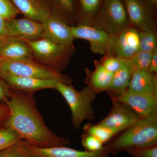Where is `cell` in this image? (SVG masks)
Masks as SVG:
<instances>
[{
	"mask_svg": "<svg viewBox=\"0 0 157 157\" xmlns=\"http://www.w3.org/2000/svg\"><path fill=\"white\" fill-rule=\"evenodd\" d=\"M139 49L147 52L157 50V29L139 31Z\"/></svg>",
	"mask_w": 157,
	"mask_h": 157,
	"instance_id": "d4e9b609",
	"label": "cell"
},
{
	"mask_svg": "<svg viewBox=\"0 0 157 157\" xmlns=\"http://www.w3.org/2000/svg\"><path fill=\"white\" fill-rule=\"evenodd\" d=\"M0 72L40 79L58 78L66 84H71L72 81L67 75L46 67L32 59L0 60Z\"/></svg>",
	"mask_w": 157,
	"mask_h": 157,
	"instance_id": "8992f818",
	"label": "cell"
},
{
	"mask_svg": "<svg viewBox=\"0 0 157 157\" xmlns=\"http://www.w3.org/2000/svg\"><path fill=\"white\" fill-rule=\"evenodd\" d=\"M91 25L115 36L131 25L122 0H103Z\"/></svg>",
	"mask_w": 157,
	"mask_h": 157,
	"instance_id": "5b68a950",
	"label": "cell"
},
{
	"mask_svg": "<svg viewBox=\"0 0 157 157\" xmlns=\"http://www.w3.org/2000/svg\"><path fill=\"white\" fill-rule=\"evenodd\" d=\"M32 150L38 157H107L108 154L102 149L95 152L81 151L66 146L39 148L30 144Z\"/></svg>",
	"mask_w": 157,
	"mask_h": 157,
	"instance_id": "e0dca14e",
	"label": "cell"
},
{
	"mask_svg": "<svg viewBox=\"0 0 157 157\" xmlns=\"http://www.w3.org/2000/svg\"><path fill=\"white\" fill-rule=\"evenodd\" d=\"M146 1L153 8H155L157 4V0H146Z\"/></svg>",
	"mask_w": 157,
	"mask_h": 157,
	"instance_id": "d590c367",
	"label": "cell"
},
{
	"mask_svg": "<svg viewBox=\"0 0 157 157\" xmlns=\"http://www.w3.org/2000/svg\"><path fill=\"white\" fill-rule=\"evenodd\" d=\"M19 13L11 0H0V16L5 20L15 18Z\"/></svg>",
	"mask_w": 157,
	"mask_h": 157,
	"instance_id": "f1b7e54d",
	"label": "cell"
},
{
	"mask_svg": "<svg viewBox=\"0 0 157 157\" xmlns=\"http://www.w3.org/2000/svg\"><path fill=\"white\" fill-rule=\"evenodd\" d=\"M125 151L133 157H157V144L145 147H130Z\"/></svg>",
	"mask_w": 157,
	"mask_h": 157,
	"instance_id": "4dcf8cb0",
	"label": "cell"
},
{
	"mask_svg": "<svg viewBox=\"0 0 157 157\" xmlns=\"http://www.w3.org/2000/svg\"><path fill=\"white\" fill-rule=\"evenodd\" d=\"M111 98L113 101L128 105L140 118L157 113V95L134 92L127 90L120 95Z\"/></svg>",
	"mask_w": 157,
	"mask_h": 157,
	"instance_id": "7c38bea8",
	"label": "cell"
},
{
	"mask_svg": "<svg viewBox=\"0 0 157 157\" xmlns=\"http://www.w3.org/2000/svg\"><path fill=\"white\" fill-rule=\"evenodd\" d=\"M33 59L32 48L25 40L7 37L0 39V60Z\"/></svg>",
	"mask_w": 157,
	"mask_h": 157,
	"instance_id": "9a60e30c",
	"label": "cell"
},
{
	"mask_svg": "<svg viewBox=\"0 0 157 157\" xmlns=\"http://www.w3.org/2000/svg\"><path fill=\"white\" fill-rule=\"evenodd\" d=\"M126 60L117 57L104 55L99 61L107 71L113 74L122 67Z\"/></svg>",
	"mask_w": 157,
	"mask_h": 157,
	"instance_id": "83f0119b",
	"label": "cell"
},
{
	"mask_svg": "<svg viewBox=\"0 0 157 157\" xmlns=\"http://www.w3.org/2000/svg\"><path fill=\"white\" fill-rule=\"evenodd\" d=\"M95 70L94 71L85 69L86 77L85 82L88 87L92 90L96 94L107 91L109 88L113 73L107 71L99 61L94 60Z\"/></svg>",
	"mask_w": 157,
	"mask_h": 157,
	"instance_id": "d6986e66",
	"label": "cell"
},
{
	"mask_svg": "<svg viewBox=\"0 0 157 157\" xmlns=\"http://www.w3.org/2000/svg\"><path fill=\"white\" fill-rule=\"evenodd\" d=\"M113 102L112 109L109 114L98 124L120 132L131 127L141 118L128 105L117 101Z\"/></svg>",
	"mask_w": 157,
	"mask_h": 157,
	"instance_id": "8fae6325",
	"label": "cell"
},
{
	"mask_svg": "<svg viewBox=\"0 0 157 157\" xmlns=\"http://www.w3.org/2000/svg\"><path fill=\"white\" fill-rule=\"evenodd\" d=\"M33 94L11 90L5 102L10 115L4 127L14 131L21 140L39 148L70 144V139L59 137L48 128L37 108Z\"/></svg>",
	"mask_w": 157,
	"mask_h": 157,
	"instance_id": "6da1fadb",
	"label": "cell"
},
{
	"mask_svg": "<svg viewBox=\"0 0 157 157\" xmlns=\"http://www.w3.org/2000/svg\"><path fill=\"white\" fill-rule=\"evenodd\" d=\"M9 115L10 110L8 106L6 104H0V128L4 127Z\"/></svg>",
	"mask_w": 157,
	"mask_h": 157,
	"instance_id": "d6a6232c",
	"label": "cell"
},
{
	"mask_svg": "<svg viewBox=\"0 0 157 157\" xmlns=\"http://www.w3.org/2000/svg\"><path fill=\"white\" fill-rule=\"evenodd\" d=\"M8 36L6 21L0 16V39Z\"/></svg>",
	"mask_w": 157,
	"mask_h": 157,
	"instance_id": "e575fe53",
	"label": "cell"
},
{
	"mask_svg": "<svg viewBox=\"0 0 157 157\" xmlns=\"http://www.w3.org/2000/svg\"><path fill=\"white\" fill-rule=\"evenodd\" d=\"M131 25L140 31L157 29L155 8L146 0H122Z\"/></svg>",
	"mask_w": 157,
	"mask_h": 157,
	"instance_id": "ba28073f",
	"label": "cell"
},
{
	"mask_svg": "<svg viewBox=\"0 0 157 157\" xmlns=\"http://www.w3.org/2000/svg\"><path fill=\"white\" fill-rule=\"evenodd\" d=\"M127 90L134 92L157 95V74L148 70H134Z\"/></svg>",
	"mask_w": 157,
	"mask_h": 157,
	"instance_id": "ac0fdd59",
	"label": "cell"
},
{
	"mask_svg": "<svg viewBox=\"0 0 157 157\" xmlns=\"http://www.w3.org/2000/svg\"><path fill=\"white\" fill-rule=\"evenodd\" d=\"M0 157H38L31 149L30 144L21 140L14 145L0 151Z\"/></svg>",
	"mask_w": 157,
	"mask_h": 157,
	"instance_id": "603a6c76",
	"label": "cell"
},
{
	"mask_svg": "<svg viewBox=\"0 0 157 157\" xmlns=\"http://www.w3.org/2000/svg\"><path fill=\"white\" fill-rule=\"evenodd\" d=\"M42 24V39L60 45H73L71 26L56 13L52 12Z\"/></svg>",
	"mask_w": 157,
	"mask_h": 157,
	"instance_id": "9c48e42d",
	"label": "cell"
},
{
	"mask_svg": "<svg viewBox=\"0 0 157 157\" xmlns=\"http://www.w3.org/2000/svg\"><path fill=\"white\" fill-rule=\"evenodd\" d=\"M85 134L93 135L101 140L103 144L106 143L117 135L119 131L116 129L104 126L100 124L86 125L84 128Z\"/></svg>",
	"mask_w": 157,
	"mask_h": 157,
	"instance_id": "cb8c5ba5",
	"label": "cell"
},
{
	"mask_svg": "<svg viewBox=\"0 0 157 157\" xmlns=\"http://www.w3.org/2000/svg\"><path fill=\"white\" fill-rule=\"evenodd\" d=\"M81 142L86 151L95 152L101 151L103 149V144L93 135L85 134L81 137Z\"/></svg>",
	"mask_w": 157,
	"mask_h": 157,
	"instance_id": "f546056e",
	"label": "cell"
},
{
	"mask_svg": "<svg viewBox=\"0 0 157 157\" xmlns=\"http://www.w3.org/2000/svg\"><path fill=\"white\" fill-rule=\"evenodd\" d=\"M21 140L14 131L3 127L0 128V151L14 145Z\"/></svg>",
	"mask_w": 157,
	"mask_h": 157,
	"instance_id": "4316f807",
	"label": "cell"
},
{
	"mask_svg": "<svg viewBox=\"0 0 157 157\" xmlns=\"http://www.w3.org/2000/svg\"><path fill=\"white\" fill-rule=\"evenodd\" d=\"M52 12L59 15L70 26L78 25V19L75 0H51Z\"/></svg>",
	"mask_w": 157,
	"mask_h": 157,
	"instance_id": "44dd1931",
	"label": "cell"
},
{
	"mask_svg": "<svg viewBox=\"0 0 157 157\" xmlns=\"http://www.w3.org/2000/svg\"><path fill=\"white\" fill-rule=\"evenodd\" d=\"M55 90L59 92L67 103L72 114V123L75 128H79L83 121L94 119V111L91 106L96 94L90 88L85 87L78 91L72 84L61 82L56 84Z\"/></svg>",
	"mask_w": 157,
	"mask_h": 157,
	"instance_id": "3957f363",
	"label": "cell"
},
{
	"mask_svg": "<svg viewBox=\"0 0 157 157\" xmlns=\"http://www.w3.org/2000/svg\"><path fill=\"white\" fill-rule=\"evenodd\" d=\"M0 77L6 82L11 90L33 94L44 89H55L59 82H63L58 78L40 79L16 76L1 72Z\"/></svg>",
	"mask_w": 157,
	"mask_h": 157,
	"instance_id": "4fadbf2b",
	"label": "cell"
},
{
	"mask_svg": "<svg viewBox=\"0 0 157 157\" xmlns=\"http://www.w3.org/2000/svg\"><path fill=\"white\" fill-rule=\"evenodd\" d=\"M27 42L32 48L34 60L59 73L67 67L76 51L73 45H60L44 39Z\"/></svg>",
	"mask_w": 157,
	"mask_h": 157,
	"instance_id": "277c9868",
	"label": "cell"
},
{
	"mask_svg": "<svg viewBox=\"0 0 157 157\" xmlns=\"http://www.w3.org/2000/svg\"><path fill=\"white\" fill-rule=\"evenodd\" d=\"M25 17L42 24L52 12L47 0H11Z\"/></svg>",
	"mask_w": 157,
	"mask_h": 157,
	"instance_id": "2e32d148",
	"label": "cell"
},
{
	"mask_svg": "<svg viewBox=\"0 0 157 157\" xmlns=\"http://www.w3.org/2000/svg\"><path fill=\"white\" fill-rule=\"evenodd\" d=\"M134 68L129 59L121 68L113 73L111 83L106 91L111 98L120 95L128 90L132 78Z\"/></svg>",
	"mask_w": 157,
	"mask_h": 157,
	"instance_id": "ffe728a7",
	"label": "cell"
},
{
	"mask_svg": "<svg viewBox=\"0 0 157 157\" xmlns=\"http://www.w3.org/2000/svg\"><path fill=\"white\" fill-rule=\"evenodd\" d=\"M152 53L139 50L128 59L134 70H148Z\"/></svg>",
	"mask_w": 157,
	"mask_h": 157,
	"instance_id": "484cf974",
	"label": "cell"
},
{
	"mask_svg": "<svg viewBox=\"0 0 157 157\" xmlns=\"http://www.w3.org/2000/svg\"><path fill=\"white\" fill-rule=\"evenodd\" d=\"M103 0H75L78 24L90 25L100 10Z\"/></svg>",
	"mask_w": 157,
	"mask_h": 157,
	"instance_id": "7402d4cb",
	"label": "cell"
},
{
	"mask_svg": "<svg viewBox=\"0 0 157 157\" xmlns=\"http://www.w3.org/2000/svg\"><path fill=\"white\" fill-rule=\"evenodd\" d=\"M157 143V113L143 118L128 128L110 143L103 146L107 154L115 155L130 147H145Z\"/></svg>",
	"mask_w": 157,
	"mask_h": 157,
	"instance_id": "7a4b0ae2",
	"label": "cell"
},
{
	"mask_svg": "<svg viewBox=\"0 0 157 157\" xmlns=\"http://www.w3.org/2000/svg\"><path fill=\"white\" fill-rule=\"evenodd\" d=\"M9 37L33 41L42 39V24L26 17L6 21Z\"/></svg>",
	"mask_w": 157,
	"mask_h": 157,
	"instance_id": "5bb4252c",
	"label": "cell"
},
{
	"mask_svg": "<svg viewBox=\"0 0 157 157\" xmlns=\"http://www.w3.org/2000/svg\"><path fill=\"white\" fill-rule=\"evenodd\" d=\"M148 70L152 73H157V50L152 53Z\"/></svg>",
	"mask_w": 157,
	"mask_h": 157,
	"instance_id": "836d02e7",
	"label": "cell"
},
{
	"mask_svg": "<svg viewBox=\"0 0 157 157\" xmlns=\"http://www.w3.org/2000/svg\"><path fill=\"white\" fill-rule=\"evenodd\" d=\"M11 89L8 84L0 77V104L5 102L11 94Z\"/></svg>",
	"mask_w": 157,
	"mask_h": 157,
	"instance_id": "1f68e13d",
	"label": "cell"
},
{
	"mask_svg": "<svg viewBox=\"0 0 157 157\" xmlns=\"http://www.w3.org/2000/svg\"><path fill=\"white\" fill-rule=\"evenodd\" d=\"M139 32L130 25L117 35L111 36L107 52L104 55L124 59L131 58L140 50Z\"/></svg>",
	"mask_w": 157,
	"mask_h": 157,
	"instance_id": "52a82bcc",
	"label": "cell"
},
{
	"mask_svg": "<svg viewBox=\"0 0 157 157\" xmlns=\"http://www.w3.org/2000/svg\"><path fill=\"white\" fill-rule=\"evenodd\" d=\"M71 29L74 39L87 40L94 53L104 55L107 52L111 36L105 31L83 24L71 26Z\"/></svg>",
	"mask_w": 157,
	"mask_h": 157,
	"instance_id": "30bf717a",
	"label": "cell"
}]
</instances>
